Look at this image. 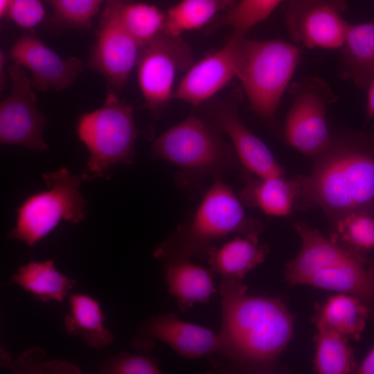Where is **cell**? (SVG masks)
<instances>
[{
	"label": "cell",
	"mask_w": 374,
	"mask_h": 374,
	"mask_svg": "<svg viewBox=\"0 0 374 374\" xmlns=\"http://www.w3.org/2000/svg\"><path fill=\"white\" fill-rule=\"evenodd\" d=\"M311 172L296 177L298 209L321 208L337 222L374 208V134L341 132L316 155Z\"/></svg>",
	"instance_id": "6da1fadb"
},
{
	"label": "cell",
	"mask_w": 374,
	"mask_h": 374,
	"mask_svg": "<svg viewBox=\"0 0 374 374\" xmlns=\"http://www.w3.org/2000/svg\"><path fill=\"white\" fill-rule=\"evenodd\" d=\"M246 291L242 282L221 283L223 355L243 367L266 370L292 339L293 317L278 299Z\"/></svg>",
	"instance_id": "7a4b0ae2"
},
{
	"label": "cell",
	"mask_w": 374,
	"mask_h": 374,
	"mask_svg": "<svg viewBox=\"0 0 374 374\" xmlns=\"http://www.w3.org/2000/svg\"><path fill=\"white\" fill-rule=\"evenodd\" d=\"M262 224L248 218L233 190L216 178L190 218L154 252L159 259L207 258L213 241L238 233L259 235Z\"/></svg>",
	"instance_id": "3957f363"
},
{
	"label": "cell",
	"mask_w": 374,
	"mask_h": 374,
	"mask_svg": "<svg viewBox=\"0 0 374 374\" xmlns=\"http://www.w3.org/2000/svg\"><path fill=\"white\" fill-rule=\"evenodd\" d=\"M299 49L280 40L257 41L242 36L238 43L236 77L253 112L271 123L299 60Z\"/></svg>",
	"instance_id": "277c9868"
},
{
	"label": "cell",
	"mask_w": 374,
	"mask_h": 374,
	"mask_svg": "<svg viewBox=\"0 0 374 374\" xmlns=\"http://www.w3.org/2000/svg\"><path fill=\"white\" fill-rule=\"evenodd\" d=\"M75 132L89 151L80 175L82 181L109 179L112 166L134 163L137 136L134 109L114 92L107 93L100 107L78 117Z\"/></svg>",
	"instance_id": "5b68a950"
},
{
	"label": "cell",
	"mask_w": 374,
	"mask_h": 374,
	"mask_svg": "<svg viewBox=\"0 0 374 374\" xmlns=\"http://www.w3.org/2000/svg\"><path fill=\"white\" fill-rule=\"evenodd\" d=\"M42 177L46 189L24 199L17 208L15 225L7 235L29 247L48 235L61 221L75 224L86 215L87 202L79 190L80 175L63 167Z\"/></svg>",
	"instance_id": "8992f818"
},
{
	"label": "cell",
	"mask_w": 374,
	"mask_h": 374,
	"mask_svg": "<svg viewBox=\"0 0 374 374\" xmlns=\"http://www.w3.org/2000/svg\"><path fill=\"white\" fill-rule=\"evenodd\" d=\"M220 132L191 114L158 136L151 154L191 174L217 176L233 168L238 159Z\"/></svg>",
	"instance_id": "52a82bcc"
},
{
	"label": "cell",
	"mask_w": 374,
	"mask_h": 374,
	"mask_svg": "<svg viewBox=\"0 0 374 374\" xmlns=\"http://www.w3.org/2000/svg\"><path fill=\"white\" fill-rule=\"evenodd\" d=\"M292 103L284 127L287 143L303 154L315 157L329 145L327 105L337 99L328 84L317 76L290 83Z\"/></svg>",
	"instance_id": "ba28073f"
},
{
	"label": "cell",
	"mask_w": 374,
	"mask_h": 374,
	"mask_svg": "<svg viewBox=\"0 0 374 374\" xmlns=\"http://www.w3.org/2000/svg\"><path fill=\"white\" fill-rule=\"evenodd\" d=\"M192 64L190 51L181 36L163 33L141 47L137 78L150 109L157 111L172 98L176 75Z\"/></svg>",
	"instance_id": "9c48e42d"
},
{
	"label": "cell",
	"mask_w": 374,
	"mask_h": 374,
	"mask_svg": "<svg viewBox=\"0 0 374 374\" xmlns=\"http://www.w3.org/2000/svg\"><path fill=\"white\" fill-rule=\"evenodd\" d=\"M8 71L11 90L0 105V142L35 152L46 150L48 146L42 133L47 118L37 107L30 78L23 67L14 63Z\"/></svg>",
	"instance_id": "30bf717a"
},
{
	"label": "cell",
	"mask_w": 374,
	"mask_h": 374,
	"mask_svg": "<svg viewBox=\"0 0 374 374\" xmlns=\"http://www.w3.org/2000/svg\"><path fill=\"white\" fill-rule=\"evenodd\" d=\"M345 0H289L285 22L290 38L309 48H339L349 23Z\"/></svg>",
	"instance_id": "8fae6325"
},
{
	"label": "cell",
	"mask_w": 374,
	"mask_h": 374,
	"mask_svg": "<svg viewBox=\"0 0 374 374\" xmlns=\"http://www.w3.org/2000/svg\"><path fill=\"white\" fill-rule=\"evenodd\" d=\"M141 49L121 24L114 0H109L100 19L87 67L103 75L109 87L121 90L137 64Z\"/></svg>",
	"instance_id": "7c38bea8"
},
{
	"label": "cell",
	"mask_w": 374,
	"mask_h": 374,
	"mask_svg": "<svg viewBox=\"0 0 374 374\" xmlns=\"http://www.w3.org/2000/svg\"><path fill=\"white\" fill-rule=\"evenodd\" d=\"M14 64L28 69L35 90L60 91L68 88L82 73L84 64L78 57L63 59L39 39L33 30L24 33L10 50Z\"/></svg>",
	"instance_id": "4fadbf2b"
},
{
	"label": "cell",
	"mask_w": 374,
	"mask_h": 374,
	"mask_svg": "<svg viewBox=\"0 0 374 374\" xmlns=\"http://www.w3.org/2000/svg\"><path fill=\"white\" fill-rule=\"evenodd\" d=\"M241 94L235 92L209 107V115L230 140L244 167L258 177L284 176L285 172L267 146L244 124L238 114Z\"/></svg>",
	"instance_id": "5bb4252c"
},
{
	"label": "cell",
	"mask_w": 374,
	"mask_h": 374,
	"mask_svg": "<svg viewBox=\"0 0 374 374\" xmlns=\"http://www.w3.org/2000/svg\"><path fill=\"white\" fill-rule=\"evenodd\" d=\"M244 35L233 31L220 50L193 63L175 89L172 98L199 105L226 86L236 77L237 46Z\"/></svg>",
	"instance_id": "9a60e30c"
},
{
	"label": "cell",
	"mask_w": 374,
	"mask_h": 374,
	"mask_svg": "<svg viewBox=\"0 0 374 374\" xmlns=\"http://www.w3.org/2000/svg\"><path fill=\"white\" fill-rule=\"evenodd\" d=\"M158 339L188 358H198L214 353L223 354L219 334L204 326L179 319L169 313L150 318L134 339L135 346L148 350L150 339Z\"/></svg>",
	"instance_id": "2e32d148"
},
{
	"label": "cell",
	"mask_w": 374,
	"mask_h": 374,
	"mask_svg": "<svg viewBox=\"0 0 374 374\" xmlns=\"http://www.w3.org/2000/svg\"><path fill=\"white\" fill-rule=\"evenodd\" d=\"M294 227L302 245L298 255L286 265L285 279L290 285H305L314 275L356 254L303 222H296Z\"/></svg>",
	"instance_id": "e0dca14e"
},
{
	"label": "cell",
	"mask_w": 374,
	"mask_h": 374,
	"mask_svg": "<svg viewBox=\"0 0 374 374\" xmlns=\"http://www.w3.org/2000/svg\"><path fill=\"white\" fill-rule=\"evenodd\" d=\"M258 235L236 236L219 247H211L207 260L211 269L220 274L222 282L242 283L247 273L261 264L267 253Z\"/></svg>",
	"instance_id": "ac0fdd59"
},
{
	"label": "cell",
	"mask_w": 374,
	"mask_h": 374,
	"mask_svg": "<svg viewBox=\"0 0 374 374\" xmlns=\"http://www.w3.org/2000/svg\"><path fill=\"white\" fill-rule=\"evenodd\" d=\"M211 269L195 265L190 258L167 261L165 280L179 309L186 311L195 303L207 302L217 292Z\"/></svg>",
	"instance_id": "d6986e66"
},
{
	"label": "cell",
	"mask_w": 374,
	"mask_h": 374,
	"mask_svg": "<svg viewBox=\"0 0 374 374\" xmlns=\"http://www.w3.org/2000/svg\"><path fill=\"white\" fill-rule=\"evenodd\" d=\"M341 48V78L368 89L374 76V22L349 24Z\"/></svg>",
	"instance_id": "ffe728a7"
},
{
	"label": "cell",
	"mask_w": 374,
	"mask_h": 374,
	"mask_svg": "<svg viewBox=\"0 0 374 374\" xmlns=\"http://www.w3.org/2000/svg\"><path fill=\"white\" fill-rule=\"evenodd\" d=\"M305 285L353 295L368 306L374 303V272L366 269L357 253L314 275Z\"/></svg>",
	"instance_id": "44dd1931"
},
{
	"label": "cell",
	"mask_w": 374,
	"mask_h": 374,
	"mask_svg": "<svg viewBox=\"0 0 374 374\" xmlns=\"http://www.w3.org/2000/svg\"><path fill=\"white\" fill-rule=\"evenodd\" d=\"M371 308L353 295L337 293L317 309L316 326L332 330L346 337L358 339L363 332Z\"/></svg>",
	"instance_id": "7402d4cb"
},
{
	"label": "cell",
	"mask_w": 374,
	"mask_h": 374,
	"mask_svg": "<svg viewBox=\"0 0 374 374\" xmlns=\"http://www.w3.org/2000/svg\"><path fill=\"white\" fill-rule=\"evenodd\" d=\"M69 313L64 318L67 332L80 336L90 347L100 349L110 345L114 336L104 322L100 303L85 294H74L69 299Z\"/></svg>",
	"instance_id": "603a6c76"
},
{
	"label": "cell",
	"mask_w": 374,
	"mask_h": 374,
	"mask_svg": "<svg viewBox=\"0 0 374 374\" xmlns=\"http://www.w3.org/2000/svg\"><path fill=\"white\" fill-rule=\"evenodd\" d=\"M299 193L296 178L287 180L285 176L250 179L241 192V198L249 205L274 216L288 215Z\"/></svg>",
	"instance_id": "cb8c5ba5"
},
{
	"label": "cell",
	"mask_w": 374,
	"mask_h": 374,
	"mask_svg": "<svg viewBox=\"0 0 374 374\" xmlns=\"http://www.w3.org/2000/svg\"><path fill=\"white\" fill-rule=\"evenodd\" d=\"M10 283L20 286L41 301L61 302L75 285V280L57 271L53 260H46L31 261L21 267L12 275Z\"/></svg>",
	"instance_id": "d4e9b609"
},
{
	"label": "cell",
	"mask_w": 374,
	"mask_h": 374,
	"mask_svg": "<svg viewBox=\"0 0 374 374\" xmlns=\"http://www.w3.org/2000/svg\"><path fill=\"white\" fill-rule=\"evenodd\" d=\"M238 0H182L165 12L164 32L181 36L207 25L220 12L229 10Z\"/></svg>",
	"instance_id": "484cf974"
},
{
	"label": "cell",
	"mask_w": 374,
	"mask_h": 374,
	"mask_svg": "<svg viewBox=\"0 0 374 374\" xmlns=\"http://www.w3.org/2000/svg\"><path fill=\"white\" fill-rule=\"evenodd\" d=\"M316 328L314 372L319 374L355 372L357 366L348 339L328 328L321 326H316Z\"/></svg>",
	"instance_id": "4316f807"
},
{
	"label": "cell",
	"mask_w": 374,
	"mask_h": 374,
	"mask_svg": "<svg viewBox=\"0 0 374 374\" xmlns=\"http://www.w3.org/2000/svg\"><path fill=\"white\" fill-rule=\"evenodd\" d=\"M114 2L121 24L141 47L165 33V13L157 6L130 0Z\"/></svg>",
	"instance_id": "83f0119b"
},
{
	"label": "cell",
	"mask_w": 374,
	"mask_h": 374,
	"mask_svg": "<svg viewBox=\"0 0 374 374\" xmlns=\"http://www.w3.org/2000/svg\"><path fill=\"white\" fill-rule=\"evenodd\" d=\"M51 6L58 26L87 28L103 0H43Z\"/></svg>",
	"instance_id": "f1b7e54d"
},
{
	"label": "cell",
	"mask_w": 374,
	"mask_h": 374,
	"mask_svg": "<svg viewBox=\"0 0 374 374\" xmlns=\"http://www.w3.org/2000/svg\"><path fill=\"white\" fill-rule=\"evenodd\" d=\"M283 0H240L222 17L233 31L245 35L253 26L266 19Z\"/></svg>",
	"instance_id": "f546056e"
},
{
	"label": "cell",
	"mask_w": 374,
	"mask_h": 374,
	"mask_svg": "<svg viewBox=\"0 0 374 374\" xmlns=\"http://www.w3.org/2000/svg\"><path fill=\"white\" fill-rule=\"evenodd\" d=\"M336 224L340 241L355 249H374V218L368 214L353 213Z\"/></svg>",
	"instance_id": "4dcf8cb0"
},
{
	"label": "cell",
	"mask_w": 374,
	"mask_h": 374,
	"mask_svg": "<svg viewBox=\"0 0 374 374\" xmlns=\"http://www.w3.org/2000/svg\"><path fill=\"white\" fill-rule=\"evenodd\" d=\"M101 373L158 374L157 360L150 355L122 352L106 360L99 368Z\"/></svg>",
	"instance_id": "1f68e13d"
},
{
	"label": "cell",
	"mask_w": 374,
	"mask_h": 374,
	"mask_svg": "<svg viewBox=\"0 0 374 374\" xmlns=\"http://www.w3.org/2000/svg\"><path fill=\"white\" fill-rule=\"evenodd\" d=\"M43 0H12L7 15L16 25L33 30L44 19L46 12Z\"/></svg>",
	"instance_id": "d6a6232c"
},
{
	"label": "cell",
	"mask_w": 374,
	"mask_h": 374,
	"mask_svg": "<svg viewBox=\"0 0 374 374\" xmlns=\"http://www.w3.org/2000/svg\"><path fill=\"white\" fill-rule=\"evenodd\" d=\"M355 373L358 374H374V347L361 364L357 366Z\"/></svg>",
	"instance_id": "836d02e7"
},
{
	"label": "cell",
	"mask_w": 374,
	"mask_h": 374,
	"mask_svg": "<svg viewBox=\"0 0 374 374\" xmlns=\"http://www.w3.org/2000/svg\"><path fill=\"white\" fill-rule=\"evenodd\" d=\"M368 100L366 106V121L369 122L374 119V76L368 88Z\"/></svg>",
	"instance_id": "e575fe53"
},
{
	"label": "cell",
	"mask_w": 374,
	"mask_h": 374,
	"mask_svg": "<svg viewBox=\"0 0 374 374\" xmlns=\"http://www.w3.org/2000/svg\"><path fill=\"white\" fill-rule=\"evenodd\" d=\"M12 0H0V17L3 18L7 15L9 6Z\"/></svg>",
	"instance_id": "d590c367"
},
{
	"label": "cell",
	"mask_w": 374,
	"mask_h": 374,
	"mask_svg": "<svg viewBox=\"0 0 374 374\" xmlns=\"http://www.w3.org/2000/svg\"><path fill=\"white\" fill-rule=\"evenodd\" d=\"M0 56V66H1V86L3 87L5 82V73H4V64H5V57L2 52H1Z\"/></svg>",
	"instance_id": "8d00e7d4"
}]
</instances>
